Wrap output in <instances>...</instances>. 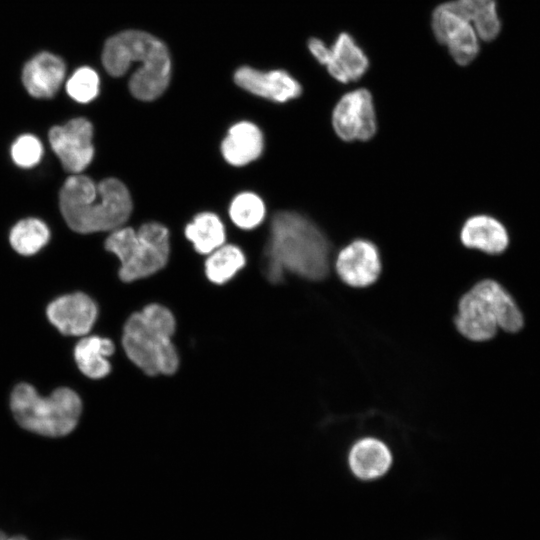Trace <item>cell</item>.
Instances as JSON below:
<instances>
[{"label":"cell","mask_w":540,"mask_h":540,"mask_svg":"<svg viewBox=\"0 0 540 540\" xmlns=\"http://www.w3.org/2000/svg\"><path fill=\"white\" fill-rule=\"evenodd\" d=\"M330 255L327 236L310 218L295 211L274 214L263 255L264 274L270 282L280 283L286 272L323 280L329 273Z\"/></svg>","instance_id":"cell-1"},{"label":"cell","mask_w":540,"mask_h":540,"mask_svg":"<svg viewBox=\"0 0 540 540\" xmlns=\"http://www.w3.org/2000/svg\"><path fill=\"white\" fill-rule=\"evenodd\" d=\"M59 206L67 225L82 234L112 232L122 227L133 207L130 192L120 180L106 178L95 184L81 174L64 182Z\"/></svg>","instance_id":"cell-2"},{"label":"cell","mask_w":540,"mask_h":540,"mask_svg":"<svg viewBox=\"0 0 540 540\" xmlns=\"http://www.w3.org/2000/svg\"><path fill=\"white\" fill-rule=\"evenodd\" d=\"M175 318L164 306L149 304L127 320L122 345L127 357L146 374H173L179 364L171 340Z\"/></svg>","instance_id":"cell-3"},{"label":"cell","mask_w":540,"mask_h":540,"mask_svg":"<svg viewBox=\"0 0 540 540\" xmlns=\"http://www.w3.org/2000/svg\"><path fill=\"white\" fill-rule=\"evenodd\" d=\"M458 331L473 341L491 339L502 328L517 332L523 327V316L512 296L498 282H477L460 299L455 318Z\"/></svg>","instance_id":"cell-4"},{"label":"cell","mask_w":540,"mask_h":540,"mask_svg":"<svg viewBox=\"0 0 540 540\" xmlns=\"http://www.w3.org/2000/svg\"><path fill=\"white\" fill-rule=\"evenodd\" d=\"M10 406L20 426L49 437L72 432L82 410L80 397L70 388L60 387L50 396L43 397L27 383H20L13 389Z\"/></svg>","instance_id":"cell-5"},{"label":"cell","mask_w":540,"mask_h":540,"mask_svg":"<svg viewBox=\"0 0 540 540\" xmlns=\"http://www.w3.org/2000/svg\"><path fill=\"white\" fill-rule=\"evenodd\" d=\"M107 251L120 261L119 277L131 282L148 277L162 269L169 257V231L157 222H148L136 231L120 227L105 241Z\"/></svg>","instance_id":"cell-6"},{"label":"cell","mask_w":540,"mask_h":540,"mask_svg":"<svg viewBox=\"0 0 540 540\" xmlns=\"http://www.w3.org/2000/svg\"><path fill=\"white\" fill-rule=\"evenodd\" d=\"M331 125L344 142H366L377 133V115L372 94L365 88L345 93L331 113Z\"/></svg>","instance_id":"cell-7"},{"label":"cell","mask_w":540,"mask_h":540,"mask_svg":"<svg viewBox=\"0 0 540 540\" xmlns=\"http://www.w3.org/2000/svg\"><path fill=\"white\" fill-rule=\"evenodd\" d=\"M169 57L166 46L154 36L136 30L120 32L109 38L103 48L102 63L115 77L124 75L133 63Z\"/></svg>","instance_id":"cell-8"},{"label":"cell","mask_w":540,"mask_h":540,"mask_svg":"<svg viewBox=\"0 0 540 540\" xmlns=\"http://www.w3.org/2000/svg\"><path fill=\"white\" fill-rule=\"evenodd\" d=\"M93 126L85 118H75L62 126H54L49 131V142L63 168L79 174L92 161Z\"/></svg>","instance_id":"cell-9"},{"label":"cell","mask_w":540,"mask_h":540,"mask_svg":"<svg viewBox=\"0 0 540 540\" xmlns=\"http://www.w3.org/2000/svg\"><path fill=\"white\" fill-rule=\"evenodd\" d=\"M431 26L437 41L448 48L457 64L468 65L478 55L479 37L475 29L446 2L434 9Z\"/></svg>","instance_id":"cell-10"},{"label":"cell","mask_w":540,"mask_h":540,"mask_svg":"<svg viewBox=\"0 0 540 540\" xmlns=\"http://www.w3.org/2000/svg\"><path fill=\"white\" fill-rule=\"evenodd\" d=\"M334 265L338 277L354 288L372 285L382 272L379 249L366 239H355L342 247Z\"/></svg>","instance_id":"cell-11"},{"label":"cell","mask_w":540,"mask_h":540,"mask_svg":"<svg viewBox=\"0 0 540 540\" xmlns=\"http://www.w3.org/2000/svg\"><path fill=\"white\" fill-rule=\"evenodd\" d=\"M49 321L64 335L84 336L93 327L98 309L91 297L76 292L52 301L46 310Z\"/></svg>","instance_id":"cell-12"},{"label":"cell","mask_w":540,"mask_h":540,"mask_svg":"<svg viewBox=\"0 0 540 540\" xmlns=\"http://www.w3.org/2000/svg\"><path fill=\"white\" fill-rule=\"evenodd\" d=\"M238 86L257 96L284 103L299 97L300 83L284 70L262 72L250 67H241L234 74Z\"/></svg>","instance_id":"cell-13"},{"label":"cell","mask_w":540,"mask_h":540,"mask_svg":"<svg viewBox=\"0 0 540 540\" xmlns=\"http://www.w3.org/2000/svg\"><path fill=\"white\" fill-rule=\"evenodd\" d=\"M461 244L488 255L502 254L509 246L510 236L505 225L488 214L467 218L459 231Z\"/></svg>","instance_id":"cell-14"},{"label":"cell","mask_w":540,"mask_h":540,"mask_svg":"<svg viewBox=\"0 0 540 540\" xmlns=\"http://www.w3.org/2000/svg\"><path fill=\"white\" fill-rule=\"evenodd\" d=\"M66 66L62 58L40 52L23 67L22 82L27 92L35 98H51L60 89L65 78Z\"/></svg>","instance_id":"cell-15"},{"label":"cell","mask_w":540,"mask_h":540,"mask_svg":"<svg viewBox=\"0 0 540 540\" xmlns=\"http://www.w3.org/2000/svg\"><path fill=\"white\" fill-rule=\"evenodd\" d=\"M325 67L336 81L345 84L360 79L368 70L369 60L354 38L342 32L330 46Z\"/></svg>","instance_id":"cell-16"},{"label":"cell","mask_w":540,"mask_h":540,"mask_svg":"<svg viewBox=\"0 0 540 540\" xmlns=\"http://www.w3.org/2000/svg\"><path fill=\"white\" fill-rule=\"evenodd\" d=\"M263 148L261 130L248 121L238 122L230 127L221 144L223 157L234 166H243L256 160Z\"/></svg>","instance_id":"cell-17"},{"label":"cell","mask_w":540,"mask_h":540,"mask_svg":"<svg viewBox=\"0 0 540 540\" xmlns=\"http://www.w3.org/2000/svg\"><path fill=\"white\" fill-rule=\"evenodd\" d=\"M348 462L352 473L357 478L374 480L389 470L392 456L383 442L374 438H365L353 445Z\"/></svg>","instance_id":"cell-18"},{"label":"cell","mask_w":540,"mask_h":540,"mask_svg":"<svg viewBox=\"0 0 540 540\" xmlns=\"http://www.w3.org/2000/svg\"><path fill=\"white\" fill-rule=\"evenodd\" d=\"M114 352V344L108 338L83 337L74 348V358L80 371L92 379H100L111 371L108 357Z\"/></svg>","instance_id":"cell-19"},{"label":"cell","mask_w":540,"mask_h":540,"mask_svg":"<svg viewBox=\"0 0 540 540\" xmlns=\"http://www.w3.org/2000/svg\"><path fill=\"white\" fill-rule=\"evenodd\" d=\"M446 3L473 26L480 39L491 41L499 34L500 21L495 0H452Z\"/></svg>","instance_id":"cell-20"},{"label":"cell","mask_w":540,"mask_h":540,"mask_svg":"<svg viewBox=\"0 0 540 540\" xmlns=\"http://www.w3.org/2000/svg\"><path fill=\"white\" fill-rule=\"evenodd\" d=\"M185 236L200 254H210L225 241V227L211 212L197 214L185 227Z\"/></svg>","instance_id":"cell-21"},{"label":"cell","mask_w":540,"mask_h":540,"mask_svg":"<svg viewBox=\"0 0 540 540\" xmlns=\"http://www.w3.org/2000/svg\"><path fill=\"white\" fill-rule=\"evenodd\" d=\"M245 263V255L239 247L223 244L207 257L205 273L211 282L221 285L232 279Z\"/></svg>","instance_id":"cell-22"},{"label":"cell","mask_w":540,"mask_h":540,"mask_svg":"<svg viewBox=\"0 0 540 540\" xmlns=\"http://www.w3.org/2000/svg\"><path fill=\"white\" fill-rule=\"evenodd\" d=\"M50 238L47 225L37 218H26L14 225L9 240L19 254L29 256L42 249Z\"/></svg>","instance_id":"cell-23"},{"label":"cell","mask_w":540,"mask_h":540,"mask_svg":"<svg viewBox=\"0 0 540 540\" xmlns=\"http://www.w3.org/2000/svg\"><path fill=\"white\" fill-rule=\"evenodd\" d=\"M263 200L255 193L243 192L231 202L229 216L239 228L248 230L260 225L265 217Z\"/></svg>","instance_id":"cell-24"},{"label":"cell","mask_w":540,"mask_h":540,"mask_svg":"<svg viewBox=\"0 0 540 540\" xmlns=\"http://www.w3.org/2000/svg\"><path fill=\"white\" fill-rule=\"evenodd\" d=\"M99 76L95 70L84 66L78 68L68 79L66 91L79 103H88L96 98L99 92Z\"/></svg>","instance_id":"cell-25"},{"label":"cell","mask_w":540,"mask_h":540,"mask_svg":"<svg viewBox=\"0 0 540 540\" xmlns=\"http://www.w3.org/2000/svg\"><path fill=\"white\" fill-rule=\"evenodd\" d=\"M43 155V145L34 135L19 136L11 146L13 162L22 168H31L37 165Z\"/></svg>","instance_id":"cell-26"},{"label":"cell","mask_w":540,"mask_h":540,"mask_svg":"<svg viewBox=\"0 0 540 540\" xmlns=\"http://www.w3.org/2000/svg\"><path fill=\"white\" fill-rule=\"evenodd\" d=\"M308 49L314 58L321 64L326 65L330 55V46L318 38H311L308 41Z\"/></svg>","instance_id":"cell-27"},{"label":"cell","mask_w":540,"mask_h":540,"mask_svg":"<svg viewBox=\"0 0 540 540\" xmlns=\"http://www.w3.org/2000/svg\"><path fill=\"white\" fill-rule=\"evenodd\" d=\"M7 540H28V539L22 535H14V536H8Z\"/></svg>","instance_id":"cell-28"},{"label":"cell","mask_w":540,"mask_h":540,"mask_svg":"<svg viewBox=\"0 0 540 540\" xmlns=\"http://www.w3.org/2000/svg\"><path fill=\"white\" fill-rule=\"evenodd\" d=\"M8 539V536L0 530V540H7Z\"/></svg>","instance_id":"cell-29"}]
</instances>
